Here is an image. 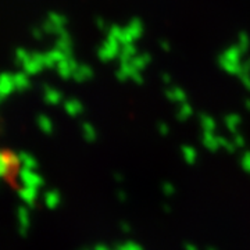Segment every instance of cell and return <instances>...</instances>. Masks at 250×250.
<instances>
[{"label":"cell","instance_id":"obj_9","mask_svg":"<svg viewBox=\"0 0 250 250\" xmlns=\"http://www.w3.org/2000/svg\"><path fill=\"white\" fill-rule=\"evenodd\" d=\"M236 46L241 49L242 52L245 54H249L250 52V35L246 32V31H239L236 34V38H235V42Z\"/></svg>","mask_w":250,"mask_h":250},{"label":"cell","instance_id":"obj_5","mask_svg":"<svg viewBox=\"0 0 250 250\" xmlns=\"http://www.w3.org/2000/svg\"><path fill=\"white\" fill-rule=\"evenodd\" d=\"M18 179L22 184V187L39 189L43 185V179H42L41 175H38L34 170H28V168H24V167H21L18 170Z\"/></svg>","mask_w":250,"mask_h":250},{"label":"cell","instance_id":"obj_1","mask_svg":"<svg viewBox=\"0 0 250 250\" xmlns=\"http://www.w3.org/2000/svg\"><path fill=\"white\" fill-rule=\"evenodd\" d=\"M146 34L145 21L139 17H132L126 21L125 25L113 24L107 29V35L113 36L120 42V45H138V42Z\"/></svg>","mask_w":250,"mask_h":250},{"label":"cell","instance_id":"obj_2","mask_svg":"<svg viewBox=\"0 0 250 250\" xmlns=\"http://www.w3.org/2000/svg\"><path fill=\"white\" fill-rule=\"evenodd\" d=\"M152 54L147 52H139L134 59L128 60V62H120L117 77L120 80H131L135 82H142L143 71L150 65L152 62Z\"/></svg>","mask_w":250,"mask_h":250},{"label":"cell","instance_id":"obj_7","mask_svg":"<svg viewBox=\"0 0 250 250\" xmlns=\"http://www.w3.org/2000/svg\"><path fill=\"white\" fill-rule=\"evenodd\" d=\"M17 218L18 223H20V233L22 236H25L29 229V221H31V217H29V211H28L27 207H20L17 211Z\"/></svg>","mask_w":250,"mask_h":250},{"label":"cell","instance_id":"obj_6","mask_svg":"<svg viewBox=\"0 0 250 250\" xmlns=\"http://www.w3.org/2000/svg\"><path fill=\"white\" fill-rule=\"evenodd\" d=\"M38 192H39V189H36V188L22 187L21 189H18V196L21 197V200L25 205L34 206L36 197H38Z\"/></svg>","mask_w":250,"mask_h":250},{"label":"cell","instance_id":"obj_13","mask_svg":"<svg viewBox=\"0 0 250 250\" xmlns=\"http://www.w3.org/2000/svg\"><path fill=\"white\" fill-rule=\"evenodd\" d=\"M159 49H160L163 53H171L172 52V43H171L168 39H160L159 41Z\"/></svg>","mask_w":250,"mask_h":250},{"label":"cell","instance_id":"obj_11","mask_svg":"<svg viewBox=\"0 0 250 250\" xmlns=\"http://www.w3.org/2000/svg\"><path fill=\"white\" fill-rule=\"evenodd\" d=\"M18 157H20V163L24 168H28V170H35L38 167V163L34 159V156L28 154L25 152H20L18 153Z\"/></svg>","mask_w":250,"mask_h":250},{"label":"cell","instance_id":"obj_3","mask_svg":"<svg viewBox=\"0 0 250 250\" xmlns=\"http://www.w3.org/2000/svg\"><path fill=\"white\" fill-rule=\"evenodd\" d=\"M245 56H248V54L243 53L236 46V43H231L218 53L217 62H218V67L227 74L239 75L242 71V64L245 60Z\"/></svg>","mask_w":250,"mask_h":250},{"label":"cell","instance_id":"obj_8","mask_svg":"<svg viewBox=\"0 0 250 250\" xmlns=\"http://www.w3.org/2000/svg\"><path fill=\"white\" fill-rule=\"evenodd\" d=\"M141 49L138 47V45H124L121 46V52H120V56H118V60L120 62H128L131 59H134L136 54H139Z\"/></svg>","mask_w":250,"mask_h":250},{"label":"cell","instance_id":"obj_4","mask_svg":"<svg viewBox=\"0 0 250 250\" xmlns=\"http://www.w3.org/2000/svg\"><path fill=\"white\" fill-rule=\"evenodd\" d=\"M120 52H121V45H120V42H118L117 39H114L113 36L107 35L106 41L102 43L100 49H99V59L104 62H113V60H117V59H118Z\"/></svg>","mask_w":250,"mask_h":250},{"label":"cell","instance_id":"obj_14","mask_svg":"<svg viewBox=\"0 0 250 250\" xmlns=\"http://www.w3.org/2000/svg\"><path fill=\"white\" fill-rule=\"evenodd\" d=\"M39 126H41L45 132H47V134L52 131V123H50L46 117H41V118H39Z\"/></svg>","mask_w":250,"mask_h":250},{"label":"cell","instance_id":"obj_12","mask_svg":"<svg viewBox=\"0 0 250 250\" xmlns=\"http://www.w3.org/2000/svg\"><path fill=\"white\" fill-rule=\"evenodd\" d=\"M59 200H60V197H59V193L57 192H54V190H50V192H47L45 195V203L47 207H50V208H54L56 206L59 205Z\"/></svg>","mask_w":250,"mask_h":250},{"label":"cell","instance_id":"obj_15","mask_svg":"<svg viewBox=\"0 0 250 250\" xmlns=\"http://www.w3.org/2000/svg\"><path fill=\"white\" fill-rule=\"evenodd\" d=\"M9 161L13 168H17L18 166H21L20 157H18V154H16V153H9Z\"/></svg>","mask_w":250,"mask_h":250},{"label":"cell","instance_id":"obj_10","mask_svg":"<svg viewBox=\"0 0 250 250\" xmlns=\"http://www.w3.org/2000/svg\"><path fill=\"white\" fill-rule=\"evenodd\" d=\"M11 170H13V167L9 161V153L0 152V178L9 177Z\"/></svg>","mask_w":250,"mask_h":250}]
</instances>
